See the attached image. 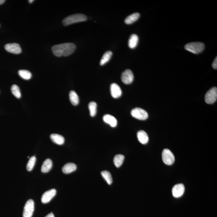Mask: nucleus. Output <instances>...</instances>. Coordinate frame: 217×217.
<instances>
[{"instance_id":"f257e3e1","label":"nucleus","mask_w":217,"mask_h":217,"mask_svg":"<svg viewBox=\"0 0 217 217\" xmlns=\"http://www.w3.org/2000/svg\"><path fill=\"white\" fill-rule=\"evenodd\" d=\"M76 49L74 43H66L53 46L51 48L54 55L57 57L66 56L72 54Z\"/></svg>"},{"instance_id":"f03ea898","label":"nucleus","mask_w":217,"mask_h":217,"mask_svg":"<svg viewBox=\"0 0 217 217\" xmlns=\"http://www.w3.org/2000/svg\"><path fill=\"white\" fill-rule=\"evenodd\" d=\"M87 19V16L83 14H76L65 18L62 22L64 26H68L73 23L86 21Z\"/></svg>"},{"instance_id":"7ed1b4c3","label":"nucleus","mask_w":217,"mask_h":217,"mask_svg":"<svg viewBox=\"0 0 217 217\" xmlns=\"http://www.w3.org/2000/svg\"><path fill=\"white\" fill-rule=\"evenodd\" d=\"M185 48L187 51L193 54H197L204 51L205 48V45L202 42H191L186 44L185 46Z\"/></svg>"},{"instance_id":"20e7f679","label":"nucleus","mask_w":217,"mask_h":217,"mask_svg":"<svg viewBox=\"0 0 217 217\" xmlns=\"http://www.w3.org/2000/svg\"><path fill=\"white\" fill-rule=\"evenodd\" d=\"M132 116L136 119L141 120H145L148 118V113L142 109L136 108L132 110L131 112Z\"/></svg>"},{"instance_id":"39448f33","label":"nucleus","mask_w":217,"mask_h":217,"mask_svg":"<svg viewBox=\"0 0 217 217\" xmlns=\"http://www.w3.org/2000/svg\"><path fill=\"white\" fill-rule=\"evenodd\" d=\"M162 159L164 163L168 165H172L175 161L174 155L172 152L168 149H165L163 151Z\"/></svg>"},{"instance_id":"423d86ee","label":"nucleus","mask_w":217,"mask_h":217,"mask_svg":"<svg viewBox=\"0 0 217 217\" xmlns=\"http://www.w3.org/2000/svg\"><path fill=\"white\" fill-rule=\"evenodd\" d=\"M217 88L216 87L211 88L205 94V100L208 104H212L216 101Z\"/></svg>"},{"instance_id":"0eeeda50","label":"nucleus","mask_w":217,"mask_h":217,"mask_svg":"<svg viewBox=\"0 0 217 217\" xmlns=\"http://www.w3.org/2000/svg\"><path fill=\"white\" fill-rule=\"evenodd\" d=\"M34 210V202L33 200H29L25 204L23 212V217H31Z\"/></svg>"},{"instance_id":"6e6552de","label":"nucleus","mask_w":217,"mask_h":217,"mask_svg":"<svg viewBox=\"0 0 217 217\" xmlns=\"http://www.w3.org/2000/svg\"><path fill=\"white\" fill-rule=\"evenodd\" d=\"M122 81L125 84H131L133 82L134 76L133 72L130 69H127L124 71L121 76Z\"/></svg>"},{"instance_id":"1a4fd4ad","label":"nucleus","mask_w":217,"mask_h":217,"mask_svg":"<svg viewBox=\"0 0 217 217\" xmlns=\"http://www.w3.org/2000/svg\"><path fill=\"white\" fill-rule=\"evenodd\" d=\"M5 49L8 52L14 54H19L22 52L20 45L17 43H9L5 46Z\"/></svg>"},{"instance_id":"9d476101","label":"nucleus","mask_w":217,"mask_h":217,"mask_svg":"<svg viewBox=\"0 0 217 217\" xmlns=\"http://www.w3.org/2000/svg\"><path fill=\"white\" fill-rule=\"evenodd\" d=\"M56 193L55 189H51L45 192L41 197V201L43 204H47L50 202Z\"/></svg>"},{"instance_id":"9b49d317","label":"nucleus","mask_w":217,"mask_h":217,"mask_svg":"<svg viewBox=\"0 0 217 217\" xmlns=\"http://www.w3.org/2000/svg\"><path fill=\"white\" fill-rule=\"evenodd\" d=\"M185 188L184 185L179 184L175 185L172 189V194L175 198H179L184 194Z\"/></svg>"},{"instance_id":"f8f14e48","label":"nucleus","mask_w":217,"mask_h":217,"mask_svg":"<svg viewBox=\"0 0 217 217\" xmlns=\"http://www.w3.org/2000/svg\"><path fill=\"white\" fill-rule=\"evenodd\" d=\"M110 91L111 95L114 98H119L122 95V90L120 87L116 83H113L111 84Z\"/></svg>"},{"instance_id":"ddd939ff","label":"nucleus","mask_w":217,"mask_h":217,"mask_svg":"<svg viewBox=\"0 0 217 217\" xmlns=\"http://www.w3.org/2000/svg\"><path fill=\"white\" fill-rule=\"evenodd\" d=\"M103 120L106 123L108 124L112 127H115L117 125V120L114 117L109 114L104 115Z\"/></svg>"},{"instance_id":"4468645a","label":"nucleus","mask_w":217,"mask_h":217,"mask_svg":"<svg viewBox=\"0 0 217 217\" xmlns=\"http://www.w3.org/2000/svg\"><path fill=\"white\" fill-rule=\"evenodd\" d=\"M137 137L139 141L142 144H147L149 141L148 134L144 131L140 130L137 133Z\"/></svg>"},{"instance_id":"2eb2a0df","label":"nucleus","mask_w":217,"mask_h":217,"mask_svg":"<svg viewBox=\"0 0 217 217\" xmlns=\"http://www.w3.org/2000/svg\"><path fill=\"white\" fill-rule=\"evenodd\" d=\"M77 166L73 163H68L62 167V171L65 174H69L75 171Z\"/></svg>"},{"instance_id":"dca6fc26","label":"nucleus","mask_w":217,"mask_h":217,"mask_svg":"<svg viewBox=\"0 0 217 217\" xmlns=\"http://www.w3.org/2000/svg\"><path fill=\"white\" fill-rule=\"evenodd\" d=\"M50 137L52 141L57 144L62 145L65 142V138L63 136L60 135L57 133H53L50 136Z\"/></svg>"},{"instance_id":"f3484780","label":"nucleus","mask_w":217,"mask_h":217,"mask_svg":"<svg viewBox=\"0 0 217 217\" xmlns=\"http://www.w3.org/2000/svg\"><path fill=\"white\" fill-rule=\"evenodd\" d=\"M52 167V162L51 159L48 158L46 159L42 164L41 168V172L46 173L51 170Z\"/></svg>"},{"instance_id":"a211bd4d","label":"nucleus","mask_w":217,"mask_h":217,"mask_svg":"<svg viewBox=\"0 0 217 217\" xmlns=\"http://www.w3.org/2000/svg\"><path fill=\"white\" fill-rule=\"evenodd\" d=\"M138 37L137 35L132 34L129 39L128 46L129 48L132 49L135 48L138 44Z\"/></svg>"},{"instance_id":"6ab92c4d","label":"nucleus","mask_w":217,"mask_h":217,"mask_svg":"<svg viewBox=\"0 0 217 217\" xmlns=\"http://www.w3.org/2000/svg\"><path fill=\"white\" fill-rule=\"evenodd\" d=\"M140 14L138 12L132 14L126 18L125 20V23L127 24H132L135 22L140 17Z\"/></svg>"},{"instance_id":"aec40b11","label":"nucleus","mask_w":217,"mask_h":217,"mask_svg":"<svg viewBox=\"0 0 217 217\" xmlns=\"http://www.w3.org/2000/svg\"><path fill=\"white\" fill-rule=\"evenodd\" d=\"M69 98L71 103L74 105H76L79 104V97L75 91L71 90L69 93Z\"/></svg>"},{"instance_id":"412c9836","label":"nucleus","mask_w":217,"mask_h":217,"mask_svg":"<svg viewBox=\"0 0 217 217\" xmlns=\"http://www.w3.org/2000/svg\"><path fill=\"white\" fill-rule=\"evenodd\" d=\"M124 158V156L122 154H117L115 156L113 159V162L115 166L117 168L122 166Z\"/></svg>"},{"instance_id":"4be33fe9","label":"nucleus","mask_w":217,"mask_h":217,"mask_svg":"<svg viewBox=\"0 0 217 217\" xmlns=\"http://www.w3.org/2000/svg\"><path fill=\"white\" fill-rule=\"evenodd\" d=\"M112 55V52L110 51H107L105 52V54L103 55L101 61H100V65L103 66V65L106 64L110 60Z\"/></svg>"},{"instance_id":"5701e85b","label":"nucleus","mask_w":217,"mask_h":217,"mask_svg":"<svg viewBox=\"0 0 217 217\" xmlns=\"http://www.w3.org/2000/svg\"><path fill=\"white\" fill-rule=\"evenodd\" d=\"M18 74L21 77L25 80H29L31 78V73L29 71L26 70H19L18 72Z\"/></svg>"},{"instance_id":"b1692460","label":"nucleus","mask_w":217,"mask_h":217,"mask_svg":"<svg viewBox=\"0 0 217 217\" xmlns=\"http://www.w3.org/2000/svg\"><path fill=\"white\" fill-rule=\"evenodd\" d=\"M97 104L94 101H91L89 104V109L90 111V115L91 117L95 116L97 113Z\"/></svg>"},{"instance_id":"393cba45","label":"nucleus","mask_w":217,"mask_h":217,"mask_svg":"<svg viewBox=\"0 0 217 217\" xmlns=\"http://www.w3.org/2000/svg\"><path fill=\"white\" fill-rule=\"evenodd\" d=\"M101 174L103 178L106 181L109 185H110L112 184L113 179L110 172L108 171H104L101 172Z\"/></svg>"},{"instance_id":"a878e982","label":"nucleus","mask_w":217,"mask_h":217,"mask_svg":"<svg viewBox=\"0 0 217 217\" xmlns=\"http://www.w3.org/2000/svg\"><path fill=\"white\" fill-rule=\"evenodd\" d=\"M11 90L12 94L14 96L17 98H20L21 97V94L20 89L17 85L16 84H13L11 87Z\"/></svg>"},{"instance_id":"bb28decb","label":"nucleus","mask_w":217,"mask_h":217,"mask_svg":"<svg viewBox=\"0 0 217 217\" xmlns=\"http://www.w3.org/2000/svg\"><path fill=\"white\" fill-rule=\"evenodd\" d=\"M36 158L35 156L31 157L28 162L27 165V169L29 171H31L33 169L36 162Z\"/></svg>"},{"instance_id":"cd10ccee","label":"nucleus","mask_w":217,"mask_h":217,"mask_svg":"<svg viewBox=\"0 0 217 217\" xmlns=\"http://www.w3.org/2000/svg\"><path fill=\"white\" fill-rule=\"evenodd\" d=\"M212 66L214 69H217V57L215 58V60L213 63Z\"/></svg>"},{"instance_id":"c85d7f7f","label":"nucleus","mask_w":217,"mask_h":217,"mask_svg":"<svg viewBox=\"0 0 217 217\" xmlns=\"http://www.w3.org/2000/svg\"><path fill=\"white\" fill-rule=\"evenodd\" d=\"M45 217H54V215L52 213H51L48 214V215H47Z\"/></svg>"},{"instance_id":"c756f323","label":"nucleus","mask_w":217,"mask_h":217,"mask_svg":"<svg viewBox=\"0 0 217 217\" xmlns=\"http://www.w3.org/2000/svg\"><path fill=\"white\" fill-rule=\"evenodd\" d=\"M5 1V0H0V5L4 3Z\"/></svg>"},{"instance_id":"7c9ffc66","label":"nucleus","mask_w":217,"mask_h":217,"mask_svg":"<svg viewBox=\"0 0 217 217\" xmlns=\"http://www.w3.org/2000/svg\"><path fill=\"white\" fill-rule=\"evenodd\" d=\"M33 1H34L33 0H29V1H28V2H30V3H32Z\"/></svg>"}]
</instances>
